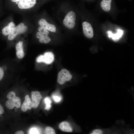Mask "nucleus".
Listing matches in <instances>:
<instances>
[{
	"label": "nucleus",
	"instance_id": "26",
	"mask_svg": "<svg viewBox=\"0 0 134 134\" xmlns=\"http://www.w3.org/2000/svg\"><path fill=\"white\" fill-rule=\"evenodd\" d=\"M22 0H11L13 2H16L17 1H20Z\"/></svg>",
	"mask_w": 134,
	"mask_h": 134
},
{
	"label": "nucleus",
	"instance_id": "10",
	"mask_svg": "<svg viewBox=\"0 0 134 134\" xmlns=\"http://www.w3.org/2000/svg\"><path fill=\"white\" fill-rule=\"evenodd\" d=\"M15 27L14 23L10 22L7 25L2 27L0 29L1 32L3 35L6 36L10 34Z\"/></svg>",
	"mask_w": 134,
	"mask_h": 134
},
{
	"label": "nucleus",
	"instance_id": "17",
	"mask_svg": "<svg viewBox=\"0 0 134 134\" xmlns=\"http://www.w3.org/2000/svg\"><path fill=\"white\" fill-rule=\"evenodd\" d=\"M44 101L46 104L45 109V110H50L51 107V100L49 97H47L45 98Z\"/></svg>",
	"mask_w": 134,
	"mask_h": 134
},
{
	"label": "nucleus",
	"instance_id": "13",
	"mask_svg": "<svg viewBox=\"0 0 134 134\" xmlns=\"http://www.w3.org/2000/svg\"><path fill=\"white\" fill-rule=\"evenodd\" d=\"M36 36L37 38L39 39V41L41 43L47 44L50 42L51 40L48 35L44 34L39 31L36 33Z\"/></svg>",
	"mask_w": 134,
	"mask_h": 134
},
{
	"label": "nucleus",
	"instance_id": "7",
	"mask_svg": "<svg viewBox=\"0 0 134 134\" xmlns=\"http://www.w3.org/2000/svg\"><path fill=\"white\" fill-rule=\"evenodd\" d=\"M39 25L42 26L49 31L55 33L57 31L56 26L54 24H50L48 22L44 19H40L38 22Z\"/></svg>",
	"mask_w": 134,
	"mask_h": 134
},
{
	"label": "nucleus",
	"instance_id": "20",
	"mask_svg": "<svg viewBox=\"0 0 134 134\" xmlns=\"http://www.w3.org/2000/svg\"><path fill=\"white\" fill-rule=\"evenodd\" d=\"M30 134H39V133L38 129L35 128H33L30 129Z\"/></svg>",
	"mask_w": 134,
	"mask_h": 134
},
{
	"label": "nucleus",
	"instance_id": "6",
	"mask_svg": "<svg viewBox=\"0 0 134 134\" xmlns=\"http://www.w3.org/2000/svg\"><path fill=\"white\" fill-rule=\"evenodd\" d=\"M83 32L85 36L86 37L91 38L93 36V28L90 23L86 22L82 23Z\"/></svg>",
	"mask_w": 134,
	"mask_h": 134
},
{
	"label": "nucleus",
	"instance_id": "25",
	"mask_svg": "<svg viewBox=\"0 0 134 134\" xmlns=\"http://www.w3.org/2000/svg\"><path fill=\"white\" fill-rule=\"evenodd\" d=\"M2 68L4 71L5 70L7 69V67L6 66H3L2 67Z\"/></svg>",
	"mask_w": 134,
	"mask_h": 134
},
{
	"label": "nucleus",
	"instance_id": "23",
	"mask_svg": "<svg viewBox=\"0 0 134 134\" xmlns=\"http://www.w3.org/2000/svg\"><path fill=\"white\" fill-rule=\"evenodd\" d=\"M4 112V109L0 103V114H3Z\"/></svg>",
	"mask_w": 134,
	"mask_h": 134
},
{
	"label": "nucleus",
	"instance_id": "8",
	"mask_svg": "<svg viewBox=\"0 0 134 134\" xmlns=\"http://www.w3.org/2000/svg\"><path fill=\"white\" fill-rule=\"evenodd\" d=\"M36 0H22L18 4V7L21 9H27L33 7L35 5Z\"/></svg>",
	"mask_w": 134,
	"mask_h": 134
},
{
	"label": "nucleus",
	"instance_id": "22",
	"mask_svg": "<svg viewBox=\"0 0 134 134\" xmlns=\"http://www.w3.org/2000/svg\"><path fill=\"white\" fill-rule=\"evenodd\" d=\"M53 98L54 101L56 102H58L61 100V98L59 96H54Z\"/></svg>",
	"mask_w": 134,
	"mask_h": 134
},
{
	"label": "nucleus",
	"instance_id": "4",
	"mask_svg": "<svg viewBox=\"0 0 134 134\" xmlns=\"http://www.w3.org/2000/svg\"><path fill=\"white\" fill-rule=\"evenodd\" d=\"M27 27L24 23H21L15 27L10 34L8 35V39L9 40H13L18 34L25 32Z\"/></svg>",
	"mask_w": 134,
	"mask_h": 134
},
{
	"label": "nucleus",
	"instance_id": "11",
	"mask_svg": "<svg viewBox=\"0 0 134 134\" xmlns=\"http://www.w3.org/2000/svg\"><path fill=\"white\" fill-rule=\"evenodd\" d=\"M32 107V101L28 95L25 97V100L21 106V109L23 112L26 111L28 109H31Z\"/></svg>",
	"mask_w": 134,
	"mask_h": 134
},
{
	"label": "nucleus",
	"instance_id": "3",
	"mask_svg": "<svg viewBox=\"0 0 134 134\" xmlns=\"http://www.w3.org/2000/svg\"><path fill=\"white\" fill-rule=\"evenodd\" d=\"M72 75L68 70L66 69H62L59 71L58 75L57 82L60 85H63L66 81L71 80Z\"/></svg>",
	"mask_w": 134,
	"mask_h": 134
},
{
	"label": "nucleus",
	"instance_id": "12",
	"mask_svg": "<svg viewBox=\"0 0 134 134\" xmlns=\"http://www.w3.org/2000/svg\"><path fill=\"white\" fill-rule=\"evenodd\" d=\"M16 54L18 58L22 59L24 56V53L23 49V43L21 41H19L15 46Z\"/></svg>",
	"mask_w": 134,
	"mask_h": 134
},
{
	"label": "nucleus",
	"instance_id": "2",
	"mask_svg": "<svg viewBox=\"0 0 134 134\" xmlns=\"http://www.w3.org/2000/svg\"><path fill=\"white\" fill-rule=\"evenodd\" d=\"M76 18V15L73 11H68L65 16L63 20L64 25L68 29H73L75 24Z\"/></svg>",
	"mask_w": 134,
	"mask_h": 134
},
{
	"label": "nucleus",
	"instance_id": "24",
	"mask_svg": "<svg viewBox=\"0 0 134 134\" xmlns=\"http://www.w3.org/2000/svg\"><path fill=\"white\" fill-rule=\"evenodd\" d=\"M15 134H24V132L22 131H19L16 132L15 133Z\"/></svg>",
	"mask_w": 134,
	"mask_h": 134
},
{
	"label": "nucleus",
	"instance_id": "9",
	"mask_svg": "<svg viewBox=\"0 0 134 134\" xmlns=\"http://www.w3.org/2000/svg\"><path fill=\"white\" fill-rule=\"evenodd\" d=\"M32 99V107L35 109L38 106L42 97L40 92L37 91H33L31 92Z\"/></svg>",
	"mask_w": 134,
	"mask_h": 134
},
{
	"label": "nucleus",
	"instance_id": "19",
	"mask_svg": "<svg viewBox=\"0 0 134 134\" xmlns=\"http://www.w3.org/2000/svg\"><path fill=\"white\" fill-rule=\"evenodd\" d=\"M39 32L44 34L48 35L49 33V31L44 27L40 26L38 28Z\"/></svg>",
	"mask_w": 134,
	"mask_h": 134
},
{
	"label": "nucleus",
	"instance_id": "14",
	"mask_svg": "<svg viewBox=\"0 0 134 134\" xmlns=\"http://www.w3.org/2000/svg\"><path fill=\"white\" fill-rule=\"evenodd\" d=\"M112 0H101L100 5L102 9L104 11L108 12L110 10Z\"/></svg>",
	"mask_w": 134,
	"mask_h": 134
},
{
	"label": "nucleus",
	"instance_id": "18",
	"mask_svg": "<svg viewBox=\"0 0 134 134\" xmlns=\"http://www.w3.org/2000/svg\"><path fill=\"white\" fill-rule=\"evenodd\" d=\"M44 133L46 134H55L56 133L55 130L51 127L48 126L46 127Z\"/></svg>",
	"mask_w": 134,
	"mask_h": 134
},
{
	"label": "nucleus",
	"instance_id": "21",
	"mask_svg": "<svg viewBox=\"0 0 134 134\" xmlns=\"http://www.w3.org/2000/svg\"><path fill=\"white\" fill-rule=\"evenodd\" d=\"M4 74V71L2 67H0V81L3 77Z\"/></svg>",
	"mask_w": 134,
	"mask_h": 134
},
{
	"label": "nucleus",
	"instance_id": "15",
	"mask_svg": "<svg viewBox=\"0 0 134 134\" xmlns=\"http://www.w3.org/2000/svg\"><path fill=\"white\" fill-rule=\"evenodd\" d=\"M59 127L60 130L63 132H71L72 129L69 124L66 121H63L59 125Z\"/></svg>",
	"mask_w": 134,
	"mask_h": 134
},
{
	"label": "nucleus",
	"instance_id": "5",
	"mask_svg": "<svg viewBox=\"0 0 134 134\" xmlns=\"http://www.w3.org/2000/svg\"><path fill=\"white\" fill-rule=\"evenodd\" d=\"M54 55L51 52H45L43 55H40L36 58V61L37 63L43 62L47 64H50L54 61Z\"/></svg>",
	"mask_w": 134,
	"mask_h": 134
},
{
	"label": "nucleus",
	"instance_id": "16",
	"mask_svg": "<svg viewBox=\"0 0 134 134\" xmlns=\"http://www.w3.org/2000/svg\"><path fill=\"white\" fill-rule=\"evenodd\" d=\"M117 32L116 34H113L111 31H108L107 33L109 37H111L114 41L118 40L123 34V31L119 29L117 30Z\"/></svg>",
	"mask_w": 134,
	"mask_h": 134
},
{
	"label": "nucleus",
	"instance_id": "1",
	"mask_svg": "<svg viewBox=\"0 0 134 134\" xmlns=\"http://www.w3.org/2000/svg\"><path fill=\"white\" fill-rule=\"evenodd\" d=\"M9 100L6 101L5 105L9 109H13L15 106L17 108H19L21 105V100L20 98L16 97L15 93L13 91L9 92L6 96Z\"/></svg>",
	"mask_w": 134,
	"mask_h": 134
}]
</instances>
